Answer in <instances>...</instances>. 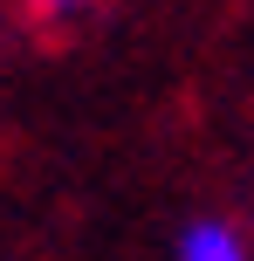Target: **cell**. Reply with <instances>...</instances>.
Wrapping results in <instances>:
<instances>
[{
	"mask_svg": "<svg viewBox=\"0 0 254 261\" xmlns=\"http://www.w3.org/2000/svg\"><path fill=\"white\" fill-rule=\"evenodd\" d=\"M179 261H254V254H247V241L234 234V227H220V220H192L186 234H179Z\"/></svg>",
	"mask_w": 254,
	"mask_h": 261,
	"instance_id": "6da1fadb",
	"label": "cell"
},
{
	"mask_svg": "<svg viewBox=\"0 0 254 261\" xmlns=\"http://www.w3.org/2000/svg\"><path fill=\"white\" fill-rule=\"evenodd\" d=\"M27 7H35V14H76L82 0H27Z\"/></svg>",
	"mask_w": 254,
	"mask_h": 261,
	"instance_id": "7a4b0ae2",
	"label": "cell"
}]
</instances>
